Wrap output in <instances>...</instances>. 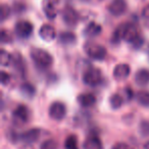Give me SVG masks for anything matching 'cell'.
Instances as JSON below:
<instances>
[{
  "mask_svg": "<svg viewBox=\"0 0 149 149\" xmlns=\"http://www.w3.org/2000/svg\"><path fill=\"white\" fill-rule=\"evenodd\" d=\"M34 27L30 22L28 21H19L17 23L15 28V34L17 37L22 38V39H26L29 38L33 33Z\"/></svg>",
  "mask_w": 149,
  "mask_h": 149,
  "instance_id": "52a82bcc",
  "label": "cell"
},
{
  "mask_svg": "<svg viewBox=\"0 0 149 149\" xmlns=\"http://www.w3.org/2000/svg\"><path fill=\"white\" fill-rule=\"evenodd\" d=\"M111 149H134L131 145L127 144L125 142H118V143H116V144L112 146Z\"/></svg>",
  "mask_w": 149,
  "mask_h": 149,
  "instance_id": "f546056e",
  "label": "cell"
},
{
  "mask_svg": "<svg viewBox=\"0 0 149 149\" xmlns=\"http://www.w3.org/2000/svg\"><path fill=\"white\" fill-rule=\"evenodd\" d=\"M58 144L54 139H48L45 140L40 146V149H57Z\"/></svg>",
  "mask_w": 149,
  "mask_h": 149,
  "instance_id": "cb8c5ba5",
  "label": "cell"
},
{
  "mask_svg": "<svg viewBox=\"0 0 149 149\" xmlns=\"http://www.w3.org/2000/svg\"><path fill=\"white\" fill-rule=\"evenodd\" d=\"M31 57L36 65L40 68H48L53 62L52 56L47 51L40 48H33L31 50Z\"/></svg>",
  "mask_w": 149,
  "mask_h": 149,
  "instance_id": "7a4b0ae2",
  "label": "cell"
},
{
  "mask_svg": "<svg viewBox=\"0 0 149 149\" xmlns=\"http://www.w3.org/2000/svg\"><path fill=\"white\" fill-rule=\"evenodd\" d=\"M11 40H13V37H11L10 33H8L6 30H2V32H1V41H2V43H10Z\"/></svg>",
  "mask_w": 149,
  "mask_h": 149,
  "instance_id": "83f0119b",
  "label": "cell"
},
{
  "mask_svg": "<svg viewBox=\"0 0 149 149\" xmlns=\"http://www.w3.org/2000/svg\"><path fill=\"white\" fill-rule=\"evenodd\" d=\"M9 81H10V76H9L7 72L2 70V72H1V84H2L3 86H5L9 83Z\"/></svg>",
  "mask_w": 149,
  "mask_h": 149,
  "instance_id": "4dcf8cb0",
  "label": "cell"
},
{
  "mask_svg": "<svg viewBox=\"0 0 149 149\" xmlns=\"http://www.w3.org/2000/svg\"><path fill=\"white\" fill-rule=\"evenodd\" d=\"M64 147H65V149H79L77 136L70 135L64 141Z\"/></svg>",
  "mask_w": 149,
  "mask_h": 149,
  "instance_id": "ffe728a7",
  "label": "cell"
},
{
  "mask_svg": "<svg viewBox=\"0 0 149 149\" xmlns=\"http://www.w3.org/2000/svg\"><path fill=\"white\" fill-rule=\"evenodd\" d=\"M123 103H124V96H122L120 94L116 93L110 96L109 104L112 109H118L120 107H122Z\"/></svg>",
  "mask_w": 149,
  "mask_h": 149,
  "instance_id": "ac0fdd59",
  "label": "cell"
},
{
  "mask_svg": "<svg viewBox=\"0 0 149 149\" xmlns=\"http://www.w3.org/2000/svg\"><path fill=\"white\" fill-rule=\"evenodd\" d=\"M85 52L90 58L95 60H103L107 54V51H106L104 46L94 43V42H88L86 44Z\"/></svg>",
  "mask_w": 149,
  "mask_h": 149,
  "instance_id": "3957f363",
  "label": "cell"
},
{
  "mask_svg": "<svg viewBox=\"0 0 149 149\" xmlns=\"http://www.w3.org/2000/svg\"><path fill=\"white\" fill-rule=\"evenodd\" d=\"M40 136H41V131H40V129H30V130L22 133L17 138H19L22 142L27 143V144H32V143H35L36 141L39 140Z\"/></svg>",
  "mask_w": 149,
  "mask_h": 149,
  "instance_id": "ba28073f",
  "label": "cell"
},
{
  "mask_svg": "<svg viewBox=\"0 0 149 149\" xmlns=\"http://www.w3.org/2000/svg\"><path fill=\"white\" fill-rule=\"evenodd\" d=\"M136 98L140 105L144 106V107H149V92L146 91L138 92Z\"/></svg>",
  "mask_w": 149,
  "mask_h": 149,
  "instance_id": "d6986e66",
  "label": "cell"
},
{
  "mask_svg": "<svg viewBox=\"0 0 149 149\" xmlns=\"http://www.w3.org/2000/svg\"><path fill=\"white\" fill-rule=\"evenodd\" d=\"M144 149H149V141L144 144Z\"/></svg>",
  "mask_w": 149,
  "mask_h": 149,
  "instance_id": "1f68e13d",
  "label": "cell"
},
{
  "mask_svg": "<svg viewBox=\"0 0 149 149\" xmlns=\"http://www.w3.org/2000/svg\"><path fill=\"white\" fill-rule=\"evenodd\" d=\"M62 19L70 27H74L79 21V15L77 11L72 9V7H66L62 13Z\"/></svg>",
  "mask_w": 149,
  "mask_h": 149,
  "instance_id": "8fae6325",
  "label": "cell"
},
{
  "mask_svg": "<svg viewBox=\"0 0 149 149\" xmlns=\"http://www.w3.org/2000/svg\"><path fill=\"white\" fill-rule=\"evenodd\" d=\"M135 82L139 86H147L149 84V70L146 68H141L135 74Z\"/></svg>",
  "mask_w": 149,
  "mask_h": 149,
  "instance_id": "9a60e30c",
  "label": "cell"
},
{
  "mask_svg": "<svg viewBox=\"0 0 149 149\" xmlns=\"http://www.w3.org/2000/svg\"><path fill=\"white\" fill-rule=\"evenodd\" d=\"M123 40L128 43H132L138 47L142 44L143 40L139 34V30L134 24H123Z\"/></svg>",
  "mask_w": 149,
  "mask_h": 149,
  "instance_id": "6da1fadb",
  "label": "cell"
},
{
  "mask_svg": "<svg viewBox=\"0 0 149 149\" xmlns=\"http://www.w3.org/2000/svg\"><path fill=\"white\" fill-rule=\"evenodd\" d=\"M39 36L46 42H51L52 40L55 39L56 37V31L53 26L51 25H43L39 30Z\"/></svg>",
  "mask_w": 149,
  "mask_h": 149,
  "instance_id": "7c38bea8",
  "label": "cell"
},
{
  "mask_svg": "<svg viewBox=\"0 0 149 149\" xmlns=\"http://www.w3.org/2000/svg\"><path fill=\"white\" fill-rule=\"evenodd\" d=\"M11 60H13V56L10 53H8L7 51H5L4 49L1 50L0 53V63L2 66H7L10 64Z\"/></svg>",
  "mask_w": 149,
  "mask_h": 149,
  "instance_id": "44dd1931",
  "label": "cell"
},
{
  "mask_svg": "<svg viewBox=\"0 0 149 149\" xmlns=\"http://www.w3.org/2000/svg\"><path fill=\"white\" fill-rule=\"evenodd\" d=\"M142 19L144 25L149 29V4L146 5L142 10Z\"/></svg>",
  "mask_w": 149,
  "mask_h": 149,
  "instance_id": "4316f807",
  "label": "cell"
},
{
  "mask_svg": "<svg viewBox=\"0 0 149 149\" xmlns=\"http://www.w3.org/2000/svg\"><path fill=\"white\" fill-rule=\"evenodd\" d=\"M111 40L113 43H118V42L123 40V24L120 26H118V27L116 29L113 35H112Z\"/></svg>",
  "mask_w": 149,
  "mask_h": 149,
  "instance_id": "d4e9b609",
  "label": "cell"
},
{
  "mask_svg": "<svg viewBox=\"0 0 149 149\" xmlns=\"http://www.w3.org/2000/svg\"><path fill=\"white\" fill-rule=\"evenodd\" d=\"M131 68L127 63H120L114 68L113 70V78L116 81L120 82L126 80L130 76Z\"/></svg>",
  "mask_w": 149,
  "mask_h": 149,
  "instance_id": "30bf717a",
  "label": "cell"
},
{
  "mask_svg": "<svg viewBox=\"0 0 149 149\" xmlns=\"http://www.w3.org/2000/svg\"><path fill=\"white\" fill-rule=\"evenodd\" d=\"M127 10L126 0H112L108 5V11L114 17H120Z\"/></svg>",
  "mask_w": 149,
  "mask_h": 149,
  "instance_id": "9c48e42d",
  "label": "cell"
},
{
  "mask_svg": "<svg viewBox=\"0 0 149 149\" xmlns=\"http://www.w3.org/2000/svg\"><path fill=\"white\" fill-rule=\"evenodd\" d=\"M59 40H60V42L63 44H72L76 41V36L72 33L66 32V33H62L61 35L59 36Z\"/></svg>",
  "mask_w": 149,
  "mask_h": 149,
  "instance_id": "7402d4cb",
  "label": "cell"
},
{
  "mask_svg": "<svg viewBox=\"0 0 149 149\" xmlns=\"http://www.w3.org/2000/svg\"><path fill=\"white\" fill-rule=\"evenodd\" d=\"M8 17H9V7L6 6L5 4H3L1 6V21L4 22Z\"/></svg>",
  "mask_w": 149,
  "mask_h": 149,
  "instance_id": "f1b7e54d",
  "label": "cell"
},
{
  "mask_svg": "<svg viewBox=\"0 0 149 149\" xmlns=\"http://www.w3.org/2000/svg\"><path fill=\"white\" fill-rule=\"evenodd\" d=\"M31 112L25 105H19L13 112V120L17 126H22L29 122Z\"/></svg>",
  "mask_w": 149,
  "mask_h": 149,
  "instance_id": "277c9868",
  "label": "cell"
},
{
  "mask_svg": "<svg viewBox=\"0 0 149 149\" xmlns=\"http://www.w3.org/2000/svg\"><path fill=\"white\" fill-rule=\"evenodd\" d=\"M83 149H103V146L97 136H90L84 141Z\"/></svg>",
  "mask_w": 149,
  "mask_h": 149,
  "instance_id": "2e32d148",
  "label": "cell"
},
{
  "mask_svg": "<svg viewBox=\"0 0 149 149\" xmlns=\"http://www.w3.org/2000/svg\"><path fill=\"white\" fill-rule=\"evenodd\" d=\"M66 114V108L62 102L56 101L50 105L49 107V116L54 120H61Z\"/></svg>",
  "mask_w": 149,
  "mask_h": 149,
  "instance_id": "8992f818",
  "label": "cell"
},
{
  "mask_svg": "<svg viewBox=\"0 0 149 149\" xmlns=\"http://www.w3.org/2000/svg\"><path fill=\"white\" fill-rule=\"evenodd\" d=\"M43 11L49 19H53L57 15V9H56L55 2L53 0H44Z\"/></svg>",
  "mask_w": 149,
  "mask_h": 149,
  "instance_id": "4fadbf2b",
  "label": "cell"
},
{
  "mask_svg": "<svg viewBox=\"0 0 149 149\" xmlns=\"http://www.w3.org/2000/svg\"><path fill=\"white\" fill-rule=\"evenodd\" d=\"M102 31V28L100 25L96 24L95 22H91L89 23L86 28L84 29V35L86 36L87 38H93L98 36Z\"/></svg>",
  "mask_w": 149,
  "mask_h": 149,
  "instance_id": "5bb4252c",
  "label": "cell"
},
{
  "mask_svg": "<svg viewBox=\"0 0 149 149\" xmlns=\"http://www.w3.org/2000/svg\"><path fill=\"white\" fill-rule=\"evenodd\" d=\"M140 133L142 136H149V120H143L140 124Z\"/></svg>",
  "mask_w": 149,
  "mask_h": 149,
  "instance_id": "484cf974",
  "label": "cell"
},
{
  "mask_svg": "<svg viewBox=\"0 0 149 149\" xmlns=\"http://www.w3.org/2000/svg\"><path fill=\"white\" fill-rule=\"evenodd\" d=\"M102 81V74L98 68H89L83 74V82L88 86H97Z\"/></svg>",
  "mask_w": 149,
  "mask_h": 149,
  "instance_id": "5b68a950",
  "label": "cell"
},
{
  "mask_svg": "<svg viewBox=\"0 0 149 149\" xmlns=\"http://www.w3.org/2000/svg\"><path fill=\"white\" fill-rule=\"evenodd\" d=\"M77 100L80 105H82L83 107H90V106L94 105L96 103V97L91 93L80 94L78 96Z\"/></svg>",
  "mask_w": 149,
  "mask_h": 149,
  "instance_id": "e0dca14e",
  "label": "cell"
},
{
  "mask_svg": "<svg viewBox=\"0 0 149 149\" xmlns=\"http://www.w3.org/2000/svg\"><path fill=\"white\" fill-rule=\"evenodd\" d=\"M21 91L27 97H33L34 94H35V89L32 85L30 84H24L21 87Z\"/></svg>",
  "mask_w": 149,
  "mask_h": 149,
  "instance_id": "603a6c76",
  "label": "cell"
}]
</instances>
